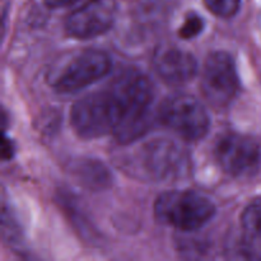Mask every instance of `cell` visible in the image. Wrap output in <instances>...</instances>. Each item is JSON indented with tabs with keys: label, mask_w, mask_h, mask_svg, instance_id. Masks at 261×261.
Masks as SVG:
<instances>
[{
	"label": "cell",
	"mask_w": 261,
	"mask_h": 261,
	"mask_svg": "<svg viewBox=\"0 0 261 261\" xmlns=\"http://www.w3.org/2000/svg\"><path fill=\"white\" fill-rule=\"evenodd\" d=\"M216 214L211 199L195 191L173 190L163 193L154 203L158 222L180 231H196Z\"/></svg>",
	"instance_id": "obj_2"
},
{
	"label": "cell",
	"mask_w": 261,
	"mask_h": 261,
	"mask_svg": "<svg viewBox=\"0 0 261 261\" xmlns=\"http://www.w3.org/2000/svg\"><path fill=\"white\" fill-rule=\"evenodd\" d=\"M240 91V78L229 54L216 51L206 58L201 75V92L211 106L226 109Z\"/></svg>",
	"instance_id": "obj_5"
},
{
	"label": "cell",
	"mask_w": 261,
	"mask_h": 261,
	"mask_svg": "<svg viewBox=\"0 0 261 261\" xmlns=\"http://www.w3.org/2000/svg\"><path fill=\"white\" fill-rule=\"evenodd\" d=\"M242 227L247 232L259 236L261 234V196L255 199L244 211L241 218Z\"/></svg>",
	"instance_id": "obj_11"
},
{
	"label": "cell",
	"mask_w": 261,
	"mask_h": 261,
	"mask_svg": "<svg viewBox=\"0 0 261 261\" xmlns=\"http://www.w3.org/2000/svg\"><path fill=\"white\" fill-rule=\"evenodd\" d=\"M109 89L121 112V122L114 135L122 144L132 143L149 126L150 106L154 97L152 82L139 70L126 69L111 82Z\"/></svg>",
	"instance_id": "obj_1"
},
{
	"label": "cell",
	"mask_w": 261,
	"mask_h": 261,
	"mask_svg": "<svg viewBox=\"0 0 261 261\" xmlns=\"http://www.w3.org/2000/svg\"><path fill=\"white\" fill-rule=\"evenodd\" d=\"M116 17L115 0H88L65 19V31L79 40L93 38L107 32Z\"/></svg>",
	"instance_id": "obj_9"
},
{
	"label": "cell",
	"mask_w": 261,
	"mask_h": 261,
	"mask_svg": "<svg viewBox=\"0 0 261 261\" xmlns=\"http://www.w3.org/2000/svg\"><path fill=\"white\" fill-rule=\"evenodd\" d=\"M14 144H13L12 140L9 138L4 137L3 139V150H2V158L4 161L12 160L13 155H14Z\"/></svg>",
	"instance_id": "obj_14"
},
{
	"label": "cell",
	"mask_w": 261,
	"mask_h": 261,
	"mask_svg": "<svg viewBox=\"0 0 261 261\" xmlns=\"http://www.w3.org/2000/svg\"><path fill=\"white\" fill-rule=\"evenodd\" d=\"M74 132L84 139L115 134L121 122L119 103L109 88L89 93L76 101L70 111Z\"/></svg>",
	"instance_id": "obj_3"
},
{
	"label": "cell",
	"mask_w": 261,
	"mask_h": 261,
	"mask_svg": "<svg viewBox=\"0 0 261 261\" xmlns=\"http://www.w3.org/2000/svg\"><path fill=\"white\" fill-rule=\"evenodd\" d=\"M135 162L143 176L160 181L178 177L189 168V157L182 148L165 139L153 140L140 147Z\"/></svg>",
	"instance_id": "obj_6"
},
{
	"label": "cell",
	"mask_w": 261,
	"mask_h": 261,
	"mask_svg": "<svg viewBox=\"0 0 261 261\" xmlns=\"http://www.w3.org/2000/svg\"><path fill=\"white\" fill-rule=\"evenodd\" d=\"M43 2H45V4L47 5L48 8H63L71 5L73 3H75L76 0H43Z\"/></svg>",
	"instance_id": "obj_15"
},
{
	"label": "cell",
	"mask_w": 261,
	"mask_h": 261,
	"mask_svg": "<svg viewBox=\"0 0 261 261\" xmlns=\"http://www.w3.org/2000/svg\"><path fill=\"white\" fill-rule=\"evenodd\" d=\"M206 8L221 18H231L239 12L241 0H204Z\"/></svg>",
	"instance_id": "obj_12"
},
{
	"label": "cell",
	"mask_w": 261,
	"mask_h": 261,
	"mask_svg": "<svg viewBox=\"0 0 261 261\" xmlns=\"http://www.w3.org/2000/svg\"><path fill=\"white\" fill-rule=\"evenodd\" d=\"M214 157L224 172L236 177H244L252 175L257 170L261 149L254 138L237 133H227L217 140Z\"/></svg>",
	"instance_id": "obj_7"
},
{
	"label": "cell",
	"mask_w": 261,
	"mask_h": 261,
	"mask_svg": "<svg viewBox=\"0 0 261 261\" xmlns=\"http://www.w3.org/2000/svg\"><path fill=\"white\" fill-rule=\"evenodd\" d=\"M158 119L182 139L196 142L209 132L211 120L204 105L194 96L185 93L168 97L158 110Z\"/></svg>",
	"instance_id": "obj_4"
},
{
	"label": "cell",
	"mask_w": 261,
	"mask_h": 261,
	"mask_svg": "<svg viewBox=\"0 0 261 261\" xmlns=\"http://www.w3.org/2000/svg\"><path fill=\"white\" fill-rule=\"evenodd\" d=\"M153 66L158 75L168 84L181 86L190 82L198 73V61L193 54L172 45L155 50Z\"/></svg>",
	"instance_id": "obj_10"
},
{
	"label": "cell",
	"mask_w": 261,
	"mask_h": 261,
	"mask_svg": "<svg viewBox=\"0 0 261 261\" xmlns=\"http://www.w3.org/2000/svg\"><path fill=\"white\" fill-rule=\"evenodd\" d=\"M203 28L204 20L198 14H190L178 30V36L181 38L189 40V38L196 37L203 31Z\"/></svg>",
	"instance_id": "obj_13"
},
{
	"label": "cell",
	"mask_w": 261,
	"mask_h": 261,
	"mask_svg": "<svg viewBox=\"0 0 261 261\" xmlns=\"http://www.w3.org/2000/svg\"><path fill=\"white\" fill-rule=\"evenodd\" d=\"M111 70V59L101 50H86L61 70L54 87L61 93H74L99 81Z\"/></svg>",
	"instance_id": "obj_8"
}]
</instances>
